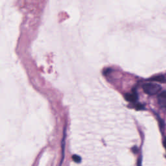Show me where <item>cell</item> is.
Here are the masks:
<instances>
[{"instance_id": "obj_1", "label": "cell", "mask_w": 166, "mask_h": 166, "mask_svg": "<svg viewBox=\"0 0 166 166\" xmlns=\"http://www.w3.org/2000/svg\"><path fill=\"white\" fill-rule=\"evenodd\" d=\"M161 87L156 83H145L143 85V90L147 94L151 95L158 94L161 90Z\"/></svg>"}, {"instance_id": "obj_2", "label": "cell", "mask_w": 166, "mask_h": 166, "mask_svg": "<svg viewBox=\"0 0 166 166\" xmlns=\"http://www.w3.org/2000/svg\"><path fill=\"white\" fill-rule=\"evenodd\" d=\"M159 105L162 108H166V91H162L158 97Z\"/></svg>"}, {"instance_id": "obj_3", "label": "cell", "mask_w": 166, "mask_h": 166, "mask_svg": "<svg viewBox=\"0 0 166 166\" xmlns=\"http://www.w3.org/2000/svg\"><path fill=\"white\" fill-rule=\"evenodd\" d=\"M125 98L126 99L130 102H135L137 101L138 99V95L136 94V92H133V93L131 94H127L125 95Z\"/></svg>"}, {"instance_id": "obj_4", "label": "cell", "mask_w": 166, "mask_h": 166, "mask_svg": "<svg viewBox=\"0 0 166 166\" xmlns=\"http://www.w3.org/2000/svg\"><path fill=\"white\" fill-rule=\"evenodd\" d=\"M151 80V81L160 82V83H165L166 82L165 78L162 75H159V76H156L155 77H152Z\"/></svg>"}, {"instance_id": "obj_5", "label": "cell", "mask_w": 166, "mask_h": 166, "mask_svg": "<svg viewBox=\"0 0 166 166\" xmlns=\"http://www.w3.org/2000/svg\"><path fill=\"white\" fill-rule=\"evenodd\" d=\"M72 158H73V160H74L77 163H80L81 161V158L77 155H73L72 156Z\"/></svg>"}]
</instances>
